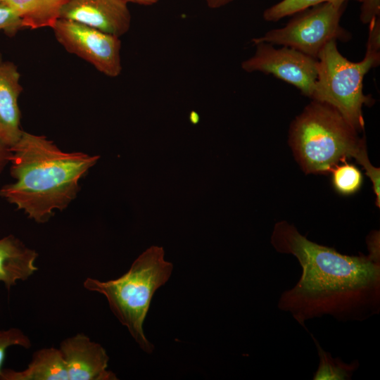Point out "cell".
Masks as SVG:
<instances>
[{"mask_svg":"<svg viewBox=\"0 0 380 380\" xmlns=\"http://www.w3.org/2000/svg\"><path fill=\"white\" fill-rule=\"evenodd\" d=\"M270 240L277 252L293 255L301 267L298 281L281 294L277 307L306 330V321L324 315L362 322L379 313L380 260L341 254L284 221L274 225Z\"/></svg>","mask_w":380,"mask_h":380,"instance_id":"cell-1","label":"cell"},{"mask_svg":"<svg viewBox=\"0 0 380 380\" xmlns=\"http://www.w3.org/2000/svg\"><path fill=\"white\" fill-rule=\"evenodd\" d=\"M10 149L11 175L15 181L0 189V197L39 223L70 203L80 179L99 158L62 151L45 137L24 131Z\"/></svg>","mask_w":380,"mask_h":380,"instance_id":"cell-2","label":"cell"},{"mask_svg":"<svg viewBox=\"0 0 380 380\" xmlns=\"http://www.w3.org/2000/svg\"><path fill=\"white\" fill-rule=\"evenodd\" d=\"M332 106L312 100L292 122L290 143L307 173H327L340 161L353 157L361 164L373 184L380 203L379 168L367 154L365 139Z\"/></svg>","mask_w":380,"mask_h":380,"instance_id":"cell-3","label":"cell"},{"mask_svg":"<svg viewBox=\"0 0 380 380\" xmlns=\"http://www.w3.org/2000/svg\"><path fill=\"white\" fill-rule=\"evenodd\" d=\"M164 256L163 247L152 246L119 278L106 281L87 278L84 282L86 289L106 298L114 315L148 354L154 346L144 334V322L154 293L167 282L173 270V264Z\"/></svg>","mask_w":380,"mask_h":380,"instance_id":"cell-4","label":"cell"},{"mask_svg":"<svg viewBox=\"0 0 380 380\" xmlns=\"http://www.w3.org/2000/svg\"><path fill=\"white\" fill-rule=\"evenodd\" d=\"M379 63L380 53L368 51L361 61H350L340 53L336 41L329 42L317 58V77L311 99L334 108L357 132L363 130L362 108L373 101L363 92V80Z\"/></svg>","mask_w":380,"mask_h":380,"instance_id":"cell-5","label":"cell"},{"mask_svg":"<svg viewBox=\"0 0 380 380\" xmlns=\"http://www.w3.org/2000/svg\"><path fill=\"white\" fill-rule=\"evenodd\" d=\"M346 5L326 2L310 7L293 14L284 27L269 30L252 42L288 46L317 59L329 42L350 39V32L340 25Z\"/></svg>","mask_w":380,"mask_h":380,"instance_id":"cell-6","label":"cell"},{"mask_svg":"<svg viewBox=\"0 0 380 380\" xmlns=\"http://www.w3.org/2000/svg\"><path fill=\"white\" fill-rule=\"evenodd\" d=\"M58 42L98 71L116 77L122 72L120 37L71 20L59 18L51 27Z\"/></svg>","mask_w":380,"mask_h":380,"instance_id":"cell-7","label":"cell"},{"mask_svg":"<svg viewBox=\"0 0 380 380\" xmlns=\"http://www.w3.org/2000/svg\"><path fill=\"white\" fill-rule=\"evenodd\" d=\"M255 45L254 55L241 63L244 71L272 75L312 97L317 77V59L285 46L275 48L264 42Z\"/></svg>","mask_w":380,"mask_h":380,"instance_id":"cell-8","label":"cell"},{"mask_svg":"<svg viewBox=\"0 0 380 380\" xmlns=\"http://www.w3.org/2000/svg\"><path fill=\"white\" fill-rule=\"evenodd\" d=\"M128 3L125 0H70L60 18L71 20L120 37L131 25Z\"/></svg>","mask_w":380,"mask_h":380,"instance_id":"cell-9","label":"cell"},{"mask_svg":"<svg viewBox=\"0 0 380 380\" xmlns=\"http://www.w3.org/2000/svg\"><path fill=\"white\" fill-rule=\"evenodd\" d=\"M60 350L65 362L68 380H115L107 369L109 357L106 350L83 334L68 338Z\"/></svg>","mask_w":380,"mask_h":380,"instance_id":"cell-10","label":"cell"},{"mask_svg":"<svg viewBox=\"0 0 380 380\" xmlns=\"http://www.w3.org/2000/svg\"><path fill=\"white\" fill-rule=\"evenodd\" d=\"M22 90L17 65L3 61L0 64V139L9 147L18 141L23 132L18 106Z\"/></svg>","mask_w":380,"mask_h":380,"instance_id":"cell-11","label":"cell"},{"mask_svg":"<svg viewBox=\"0 0 380 380\" xmlns=\"http://www.w3.org/2000/svg\"><path fill=\"white\" fill-rule=\"evenodd\" d=\"M37 253L26 247L13 235L0 239V282L9 291L18 281H25L38 268L34 265Z\"/></svg>","mask_w":380,"mask_h":380,"instance_id":"cell-12","label":"cell"},{"mask_svg":"<svg viewBox=\"0 0 380 380\" xmlns=\"http://www.w3.org/2000/svg\"><path fill=\"white\" fill-rule=\"evenodd\" d=\"M0 380H68V375L60 349L49 348L37 351L23 371L4 369Z\"/></svg>","mask_w":380,"mask_h":380,"instance_id":"cell-13","label":"cell"},{"mask_svg":"<svg viewBox=\"0 0 380 380\" xmlns=\"http://www.w3.org/2000/svg\"><path fill=\"white\" fill-rule=\"evenodd\" d=\"M70 0H4L20 18L23 27H52Z\"/></svg>","mask_w":380,"mask_h":380,"instance_id":"cell-14","label":"cell"},{"mask_svg":"<svg viewBox=\"0 0 380 380\" xmlns=\"http://www.w3.org/2000/svg\"><path fill=\"white\" fill-rule=\"evenodd\" d=\"M311 337L316 346L319 359L318 368L314 374L313 380H349L359 368L358 360L348 363L338 357H333L324 350L312 334Z\"/></svg>","mask_w":380,"mask_h":380,"instance_id":"cell-15","label":"cell"},{"mask_svg":"<svg viewBox=\"0 0 380 380\" xmlns=\"http://www.w3.org/2000/svg\"><path fill=\"white\" fill-rule=\"evenodd\" d=\"M348 1L350 0H281L266 8L262 16L266 21L276 22L319 4L329 2L335 5H344ZM352 1L361 3L362 0Z\"/></svg>","mask_w":380,"mask_h":380,"instance_id":"cell-16","label":"cell"},{"mask_svg":"<svg viewBox=\"0 0 380 380\" xmlns=\"http://www.w3.org/2000/svg\"><path fill=\"white\" fill-rule=\"evenodd\" d=\"M341 165H335L331 172L333 173V184L336 189L342 194L348 195L360 188L362 175L355 165L348 164L346 160Z\"/></svg>","mask_w":380,"mask_h":380,"instance_id":"cell-17","label":"cell"},{"mask_svg":"<svg viewBox=\"0 0 380 380\" xmlns=\"http://www.w3.org/2000/svg\"><path fill=\"white\" fill-rule=\"evenodd\" d=\"M31 342L29 338L19 329L10 328L0 330V376L3 371V365L5 360L6 350L9 347L18 346L30 348Z\"/></svg>","mask_w":380,"mask_h":380,"instance_id":"cell-18","label":"cell"},{"mask_svg":"<svg viewBox=\"0 0 380 380\" xmlns=\"http://www.w3.org/2000/svg\"><path fill=\"white\" fill-rule=\"evenodd\" d=\"M22 27V20L18 14L6 2L0 3V31L13 35Z\"/></svg>","mask_w":380,"mask_h":380,"instance_id":"cell-19","label":"cell"},{"mask_svg":"<svg viewBox=\"0 0 380 380\" xmlns=\"http://www.w3.org/2000/svg\"><path fill=\"white\" fill-rule=\"evenodd\" d=\"M380 16V0H362L360 6V20L364 24H369Z\"/></svg>","mask_w":380,"mask_h":380,"instance_id":"cell-20","label":"cell"},{"mask_svg":"<svg viewBox=\"0 0 380 380\" xmlns=\"http://www.w3.org/2000/svg\"><path fill=\"white\" fill-rule=\"evenodd\" d=\"M10 156V147L0 139V173L9 163Z\"/></svg>","mask_w":380,"mask_h":380,"instance_id":"cell-21","label":"cell"},{"mask_svg":"<svg viewBox=\"0 0 380 380\" xmlns=\"http://www.w3.org/2000/svg\"><path fill=\"white\" fill-rule=\"evenodd\" d=\"M234 0H205L207 6L210 8L215 9L224 6Z\"/></svg>","mask_w":380,"mask_h":380,"instance_id":"cell-22","label":"cell"},{"mask_svg":"<svg viewBox=\"0 0 380 380\" xmlns=\"http://www.w3.org/2000/svg\"><path fill=\"white\" fill-rule=\"evenodd\" d=\"M127 3H134L144 6H151L156 4L158 0H125Z\"/></svg>","mask_w":380,"mask_h":380,"instance_id":"cell-23","label":"cell"},{"mask_svg":"<svg viewBox=\"0 0 380 380\" xmlns=\"http://www.w3.org/2000/svg\"><path fill=\"white\" fill-rule=\"evenodd\" d=\"M3 61V59H2V54L0 53V64Z\"/></svg>","mask_w":380,"mask_h":380,"instance_id":"cell-24","label":"cell"},{"mask_svg":"<svg viewBox=\"0 0 380 380\" xmlns=\"http://www.w3.org/2000/svg\"><path fill=\"white\" fill-rule=\"evenodd\" d=\"M4 0H0V3L4 2Z\"/></svg>","mask_w":380,"mask_h":380,"instance_id":"cell-25","label":"cell"}]
</instances>
